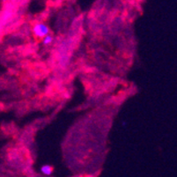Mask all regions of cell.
<instances>
[{"label": "cell", "mask_w": 177, "mask_h": 177, "mask_svg": "<svg viewBox=\"0 0 177 177\" xmlns=\"http://www.w3.org/2000/svg\"><path fill=\"white\" fill-rule=\"evenodd\" d=\"M33 31L35 33V35L37 36V37H45L48 35L49 34V27L42 24V23H38V24H35L34 28H33Z\"/></svg>", "instance_id": "cell-1"}, {"label": "cell", "mask_w": 177, "mask_h": 177, "mask_svg": "<svg viewBox=\"0 0 177 177\" xmlns=\"http://www.w3.org/2000/svg\"><path fill=\"white\" fill-rule=\"evenodd\" d=\"M52 171H53L52 167L49 165H44L41 168V172L45 176H50L52 174Z\"/></svg>", "instance_id": "cell-2"}, {"label": "cell", "mask_w": 177, "mask_h": 177, "mask_svg": "<svg viewBox=\"0 0 177 177\" xmlns=\"http://www.w3.org/2000/svg\"><path fill=\"white\" fill-rule=\"evenodd\" d=\"M52 42V36H50V35H47V36H45L44 38H43V43L44 44H49V43H51Z\"/></svg>", "instance_id": "cell-3"}]
</instances>
